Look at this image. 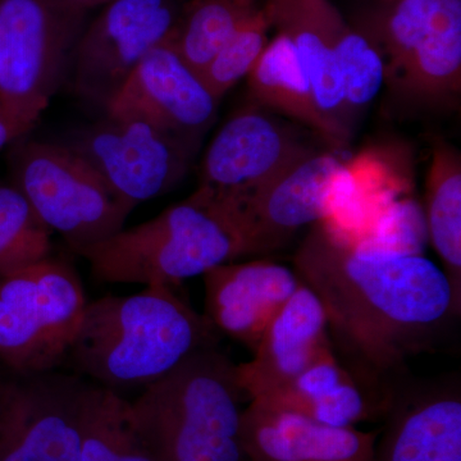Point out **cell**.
Wrapping results in <instances>:
<instances>
[{
    "mask_svg": "<svg viewBox=\"0 0 461 461\" xmlns=\"http://www.w3.org/2000/svg\"><path fill=\"white\" fill-rule=\"evenodd\" d=\"M294 269L320 297L330 330L366 382L435 348L460 317L461 297L441 267L420 251L355 238L326 220L303 240Z\"/></svg>",
    "mask_w": 461,
    "mask_h": 461,
    "instance_id": "cell-1",
    "label": "cell"
},
{
    "mask_svg": "<svg viewBox=\"0 0 461 461\" xmlns=\"http://www.w3.org/2000/svg\"><path fill=\"white\" fill-rule=\"evenodd\" d=\"M217 333L172 287L147 286L87 304L67 359L99 386L145 388L217 346Z\"/></svg>",
    "mask_w": 461,
    "mask_h": 461,
    "instance_id": "cell-2",
    "label": "cell"
},
{
    "mask_svg": "<svg viewBox=\"0 0 461 461\" xmlns=\"http://www.w3.org/2000/svg\"><path fill=\"white\" fill-rule=\"evenodd\" d=\"M96 280L168 286L247 257L241 213L199 186L153 220L78 251Z\"/></svg>",
    "mask_w": 461,
    "mask_h": 461,
    "instance_id": "cell-3",
    "label": "cell"
},
{
    "mask_svg": "<svg viewBox=\"0 0 461 461\" xmlns=\"http://www.w3.org/2000/svg\"><path fill=\"white\" fill-rule=\"evenodd\" d=\"M236 364L202 348L130 402L158 461H249Z\"/></svg>",
    "mask_w": 461,
    "mask_h": 461,
    "instance_id": "cell-4",
    "label": "cell"
},
{
    "mask_svg": "<svg viewBox=\"0 0 461 461\" xmlns=\"http://www.w3.org/2000/svg\"><path fill=\"white\" fill-rule=\"evenodd\" d=\"M384 63V86L415 107H455L461 93V0H386L353 25Z\"/></svg>",
    "mask_w": 461,
    "mask_h": 461,
    "instance_id": "cell-5",
    "label": "cell"
},
{
    "mask_svg": "<svg viewBox=\"0 0 461 461\" xmlns=\"http://www.w3.org/2000/svg\"><path fill=\"white\" fill-rule=\"evenodd\" d=\"M86 305L77 273L51 257L0 278V360L18 375L54 371L68 357Z\"/></svg>",
    "mask_w": 461,
    "mask_h": 461,
    "instance_id": "cell-6",
    "label": "cell"
},
{
    "mask_svg": "<svg viewBox=\"0 0 461 461\" xmlns=\"http://www.w3.org/2000/svg\"><path fill=\"white\" fill-rule=\"evenodd\" d=\"M12 163L14 186L76 253L120 232L135 209L66 144L26 142Z\"/></svg>",
    "mask_w": 461,
    "mask_h": 461,
    "instance_id": "cell-7",
    "label": "cell"
},
{
    "mask_svg": "<svg viewBox=\"0 0 461 461\" xmlns=\"http://www.w3.org/2000/svg\"><path fill=\"white\" fill-rule=\"evenodd\" d=\"M85 14L68 0H0V98L39 120L74 63Z\"/></svg>",
    "mask_w": 461,
    "mask_h": 461,
    "instance_id": "cell-8",
    "label": "cell"
},
{
    "mask_svg": "<svg viewBox=\"0 0 461 461\" xmlns=\"http://www.w3.org/2000/svg\"><path fill=\"white\" fill-rule=\"evenodd\" d=\"M90 386L54 371L0 384V461H80Z\"/></svg>",
    "mask_w": 461,
    "mask_h": 461,
    "instance_id": "cell-9",
    "label": "cell"
},
{
    "mask_svg": "<svg viewBox=\"0 0 461 461\" xmlns=\"http://www.w3.org/2000/svg\"><path fill=\"white\" fill-rule=\"evenodd\" d=\"M66 145L133 208L172 190L191 154L189 145L147 121L109 114Z\"/></svg>",
    "mask_w": 461,
    "mask_h": 461,
    "instance_id": "cell-10",
    "label": "cell"
},
{
    "mask_svg": "<svg viewBox=\"0 0 461 461\" xmlns=\"http://www.w3.org/2000/svg\"><path fill=\"white\" fill-rule=\"evenodd\" d=\"M186 0H111L84 30L74 57L77 94L105 108L154 48L171 39Z\"/></svg>",
    "mask_w": 461,
    "mask_h": 461,
    "instance_id": "cell-11",
    "label": "cell"
},
{
    "mask_svg": "<svg viewBox=\"0 0 461 461\" xmlns=\"http://www.w3.org/2000/svg\"><path fill=\"white\" fill-rule=\"evenodd\" d=\"M348 160L313 148L241 205L247 257L286 247L297 233L329 218L333 187Z\"/></svg>",
    "mask_w": 461,
    "mask_h": 461,
    "instance_id": "cell-12",
    "label": "cell"
},
{
    "mask_svg": "<svg viewBox=\"0 0 461 461\" xmlns=\"http://www.w3.org/2000/svg\"><path fill=\"white\" fill-rule=\"evenodd\" d=\"M311 149L278 118L259 108L242 109L221 127L209 145L199 186L240 208Z\"/></svg>",
    "mask_w": 461,
    "mask_h": 461,
    "instance_id": "cell-13",
    "label": "cell"
},
{
    "mask_svg": "<svg viewBox=\"0 0 461 461\" xmlns=\"http://www.w3.org/2000/svg\"><path fill=\"white\" fill-rule=\"evenodd\" d=\"M220 100L168 44L149 51L105 105V114L138 118L193 148L211 126Z\"/></svg>",
    "mask_w": 461,
    "mask_h": 461,
    "instance_id": "cell-14",
    "label": "cell"
},
{
    "mask_svg": "<svg viewBox=\"0 0 461 461\" xmlns=\"http://www.w3.org/2000/svg\"><path fill=\"white\" fill-rule=\"evenodd\" d=\"M373 461H461L459 377L393 391Z\"/></svg>",
    "mask_w": 461,
    "mask_h": 461,
    "instance_id": "cell-15",
    "label": "cell"
},
{
    "mask_svg": "<svg viewBox=\"0 0 461 461\" xmlns=\"http://www.w3.org/2000/svg\"><path fill=\"white\" fill-rule=\"evenodd\" d=\"M203 277L206 320L251 353L269 321L303 284L295 269L267 259L222 264Z\"/></svg>",
    "mask_w": 461,
    "mask_h": 461,
    "instance_id": "cell-16",
    "label": "cell"
},
{
    "mask_svg": "<svg viewBox=\"0 0 461 461\" xmlns=\"http://www.w3.org/2000/svg\"><path fill=\"white\" fill-rule=\"evenodd\" d=\"M332 345L323 304L303 282L269 321L253 359L236 366L240 387L250 402L272 395Z\"/></svg>",
    "mask_w": 461,
    "mask_h": 461,
    "instance_id": "cell-17",
    "label": "cell"
},
{
    "mask_svg": "<svg viewBox=\"0 0 461 461\" xmlns=\"http://www.w3.org/2000/svg\"><path fill=\"white\" fill-rule=\"evenodd\" d=\"M263 5L272 29L293 44L321 112L351 141L355 122L336 57V35L345 18L330 0H266Z\"/></svg>",
    "mask_w": 461,
    "mask_h": 461,
    "instance_id": "cell-18",
    "label": "cell"
},
{
    "mask_svg": "<svg viewBox=\"0 0 461 461\" xmlns=\"http://www.w3.org/2000/svg\"><path fill=\"white\" fill-rule=\"evenodd\" d=\"M242 436L249 461H373L378 433L326 426L250 402Z\"/></svg>",
    "mask_w": 461,
    "mask_h": 461,
    "instance_id": "cell-19",
    "label": "cell"
},
{
    "mask_svg": "<svg viewBox=\"0 0 461 461\" xmlns=\"http://www.w3.org/2000/svg\"><path fill=\"white\" fill-rule=\"evenodd\" d=\"M366 384L339 362L332 345L280 390L251 402L296 412L326 426L357 427L384 418L393 395L371 393Z\"/></svg>",
    "mask_w": 461,
    "mask_h": 461,
    "instance_id": "cell-20",
    "label": "cell"
},
{
    "mask_svg": "<svg viewBox=\"0 0 461 461\" xmlns=\"http://www.w3.org/2000/svg\"><path fill=\"white\" fill-rule=\"evenodd\" d=\"M248 84L251 96L260 107L303 124L332 150L341 153L350 145L321 112L293 44L282 33H276L269 41L257 66L248 75Z\"/></svg>",
    "mask_w": 461,
    "mask_h": 461,
    "instance_id": "cell-21",
    "label": "cell"
},
{
    "mask_svg": "<svg viewBox=\"0 0 461 461\" xmlns=\"http://www.w3.org/2000/svg\"><path fill=\"white\" fill-rule=\"evenodd\" d=\"M426 193L427 235L461 297V156L447 142L433 149Z\"/></svg>",
    "mask_w": 461,
    "mask_h": 461,
    "instance_id": "cell-22",
    "label": "cell"
},
{
    "mask_svg": "<svg viewBox=\"0 0 461 461\" xmlns=\"http://www.w3.org/2000/svg\"><path fill=\"white\" fill-rule=\"evenodd\" d=\"M259 8L257 0H186L168 44L198 75L240 26Z\"/></svg>",
    "mask_w": 461,
    "mask_h": 461,
    "instance_id": "cell-23",
    "label": "cell"
},
{
    "mask_svg": "<svg viewBox=\"0 0 461 461\" xmlns=\"http://www.w3.org/2000/svg\"><path fill=\"white\" fill-rule=\"evenodd\" d=\"M80 461H158L136 427L130 402L111 388L91 384Z\"/></svg>",
    "mask_w": 461,
    "mask_h": 461,
    "instance_id": "cell-24",
    "label": "cell"
},
{
    "mask_svg": "<svg viewBox=\"0 0 461 461\" xmlns=\"http://www.w3.org/2000/svg\"><path fill=\"white\" fill-rule=\"evenodd\" d=\"M51 230L14 186H0V278L50 257Z\"/></svg>",
    "mask_w": 461,
    "mask_h": 461,
    "instance_id": "cell-25",
    "label": "cell"
},
{
    "mask_svg": "<svg viewBox=\"0 0 461 461\" xmlns=\"http://www.w3.org/2000/svg\"><path fill=\"white\" fill-rule=\"evenodd\" d=\"M336 57L344 83L346 105L357 122V115L384 87V63L375 45L346 20L336 35Z\"/></svg>",
    "mask_w": 461,
    "mask_h": 461,
    "instance_id": "cell-26",
    "label": "cell"
},
{
    "mask_svg": "<svg viewBox=\"0 0 461 461\" xmlns=\"http://www.w3.org/2000/svg\"><path fill=\"white\" fill-rule=\"evenodd\" d=\"M272 29L271 21L264 5L251 14L230 36L222 50L215 54L204 71L203 83L220 100L232 89L241 78L248 77L262 57L268 45V32Z\"/></svg>",
    "mask_w": 461,
    "mask_h": 461,
    "instance_id": "cell-27",
    "label": "cell"
},
{
    "mask_svg": "<svg viewBox=\"0 0 461 461\" xmlns=\"http://www.w3.org/2000/svg\"><path fill=\"white\" fill-rule=\"evenodd\" d=\"M36 122L38 118L17 111L0 98V149L25 135Z\"/></svg>",
    "mask_w": 461,
    "mask_h": 461,
    "instance_id": "cell-28",
    "label": "cell"
},
{
    "mask_svg": "<svg viewBox=\"0 0 461 461\" xmlns=\"http://www.w3.org/2000/svg\"><path fill=\"white\" fill-rule=\"evenodd\" d=\"M68 2L74 3V5H78V7L89 9L107 5L111 0H68Z\"/></svg>",
    "mask_w": 461,
    "mask_h": 461,
    "instance_id": "cell-29",
    "label": "cell"
}]
</instances>
